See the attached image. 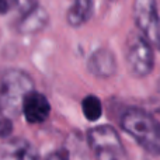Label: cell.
Wrapping results in <instances>:
<instances>
[{
    "label": "cell",
    "mask_w": 160,
    "mask_h": 160,
    "mask_svg": "<svg viewBox=\"0 0 160 160\" xmlns=\"http://www.w3.org/2000/svg\"><path fill=\"white\" fill-rule=\"evenodd\" d=\"M121 128L146 152L160 156V122L141 108H128L121 115Z\"/></svg>",
    "instance_id": "cell-1"
},
{
    "label": "cell",
    "mask_w": 160,
    "mask_h": 160,
    "mask_svg": "<svg viewBox=\"0 0 160 160\" xmlns=\"http://www.w3.org/2000/svg\"><path fill=\"white\" fill-rule=\"evenodd\" d=\"M34 88L28 73L20 69H7L0 75V115L13 119L22 110L25 96Z\"/></svg>",
    "instance_id": "cell-2"
},
{
    "label": "cell",
    "mask_w": 160,
    "mask_h": 160,
    "mask_svg": "<svg viewBox=\"0 0 160 160\" xmlns=\"http://www.w3.org/2000/svg\"><path fill=\"white\" fill-rule=\"evenodd\" d=\"M86 141L97 160H129L121 136L111 125H98L87 132Z\"/></svg>",
    "instance_id": "cell-3"
},
{
    "label": "cell",
    "mask_w": 160,
    "mask_h": 160,
    "mask_svg": "<svg viewBox=\"0 0 160 160\" xmlns=\"http://www.w3.org/2000/svg\"><path fill=\"white\" fill-rule=\"evenodd\" d=\"M125 62L133 78H145L150 75L155 68L153 45L139 31L128 35L125 44Z\"/></svg>",
    "instance_id": "cell-4"
},
{
    "label": "cell",
    "mask_w": 160,
    "mask_h": 160,
    "mask_svg": "<svg viewBox=\"0 0 160 160\" xmlns=\"http://www.w3.org/2000/svg\"><path fill=\"white\" fill-rule=\"evenodd\" d=\"M133 20L139 32L152 45L158 47L160 35V14L156 0H135Z\"/></svg>",
    "instance_id": "cell-5"
},
{
    "label": "cell",
    "mask_w": 160,
    "mask_h": 160,
    "mask_svg": "<svg viewBox=\"0 0 160 160\" xmlns=\"http://www.w3.org/2000/svg\"><path fill=\"white\" fill-rule=\"evenodd\" d=\"M0 160H42L37 148L25 138H8L0 145Z\"/></svg>",
    "instance_id": "cell-6"
},
{
    "label": "cell",
    "mask_w": 160,
    "mask_h": 160,
    "mask_svg": "<svg viewBox=\"0 0 160 160\" xmlns=\"http://www.w3.org/2000/svg\"><path fill=\"white\" fill-rule=\"evenodd\" d=\"M21 112L30 124H42L51 114V104L42 93L32 90L25 96Z\"/></svg>",
    "instance_id": "cell-7"
},
{
    "label": "cell",
    "mask_w": 160,
    "mask_h": 160,
    "mask_svg": "<svg viewBox=\"0 0 160 160\" xmlns=\"http://www.w3.org/2000/svg\"><path fill=\"white\" fill-rule=\"evenodd\" d=\"M87 69L96 78H100V79L111 78L117 72L115 56L107 48H98V49H96L88 56Z\"/></svg>",
    "instance_id": "cell-8"
},
{
    "label": "cell",
    "mask_w": 160,
    "mask_h": 160,
    "mask_svg": "<svg viewBox=\"0 0 160 160\" xmlns=\"http://www.w3.org/2000/svg\"><path fill=\"white\" fill-rule=\"evenodd\" d=\"M48 13L41 7L37 6L28 13L22 14L21 20L18 22V31L21 34H35L44 30L45 25L48 24Z\"/></svg>",
    "instance_id": "cell-9"
},
{
    "label": "cell",
    "mask_w": 160,
    "mask_h": 160,
    "mask_svg": "<svg viewBox=\"0 0 160 160\" xmlns=\"http://www.w3.org/2000/svg\"><path fill=\"white\" fill-rule=\"evenodd\" d=\"M94 8V0H75L68 10L66 20L72 27H82L90 20Z\"/></svg>",
    "instance_id": "cell-10"
},
{
    "label": "cell",
    "mask_w": 160,
    "mask_h": 160,
    "mask_svg": "<svg viewBox=\"0 0 160 160\" xmlns=\"http://www.w3.org/2000/svg\"><path fill=\"white\" fill-rule=\"evenodd\" d=\"M82 110H83V114H84L86 119H88V121H91V122L98 121L100 117L102 115L101 100L97 96H93V94L86 96L82 101Z\"/></svg>",
    "instance_id": "cell-11"
},
{
    "label": "cell",
    "mask_w": 160,
    "mask_h": 160,
    "mask_svg": "<svg viewBox=\"0 0 160 160\" xmlns=\"http://www.w3.org/2000/svg\"><path fill=\"white\" fill-rule=\"evenodd\" d=\"M83 138L79 135H75L72 138H68L65 150L62 152L66 155L69 160H87V152L83 148Z\"/></svg>",
    "instance_id": "cell-12"
},
{
    "label": "cell",
    "mask_w": 160,
    "mask_h": 160,
    "mask_svg": "<svg viewBox=\"0 0 160 160\" xmlns=\"http://www.w3.org/2000/svg\"><path fill=\"white\" fill-rule=\"evenodd\" d=\"M11 132H13V119L0 115V139L4 141L11 138Z\"/></svg>",
    "instance_id": "cell-13"
},
{
    "label": "cell",
    "mask_w": 160,
    "mask_h": 160,
    "mask_svg": "<svg viewBox=\"0 0 160 160\" xmlns=\"http://www.w3.org/2000/svg\"><path fill=\"white\" fill-rule=\"evenodd\" d=\"M17 0H0V14H6L16 7Z\"/></svg>",
    "instance_id": "cell-14"
},
{
    "label": "cell",
    "mask_w": 160,
    "mask_h": 160,
    "mask_svg": "<svg viewBox=\"0 0 160 160\" xmlns=\"http://www.w3.org/2000/svg\"><path fill=\"white\" fill-rule=\"evenodd\" d=\"M45 160H69V159L66 158V155L63 152H52L48 155V158Z\"/></svg>",
    "instance_id": "cell-15"
},
{
    "label": "cell",
    "mask_w": 160,
    "mask_h": 160,
    "mask_svg": "<svg viewBox=\"0 0 160 160\" xmlns=\"http://www.w3.org/2000/svg\"><path fill=\"white\" fill-rule=\"evenodd\" d=\"M158 48L160 49V35H159V44H158Z\"/></svg>",
    "instance_id": "cell-16"
},
{
    "label": "cell",
    "mask_w": 160,
    "mask_h": 160,
    "mask_svg": "<svg viewBox=\"0 0 160 160\" xmlns=\"http://www.w3.org/2000/svg\"><path fill=\"white\" fill-rule=\"evenodd\" d=\"M158 88H159V91H160V80H159V84H158Z\"/></svg>",
    "instance_id": "cell-17"
},
{
    "label": "cell",
    "mask_w": 160,
    "mask_h": 160,
    "mask_svg": "<svg viewBox=\"0 0 160 160\" xmlns=\"http://www.w3.org/2000/svg\"><path fill=\"white\" fill-rule=\"evenodd\" d=\"M111 2H117V0H111Z\"/></svg>",
    "instance_id": "cell-18"
}]
</instances>
